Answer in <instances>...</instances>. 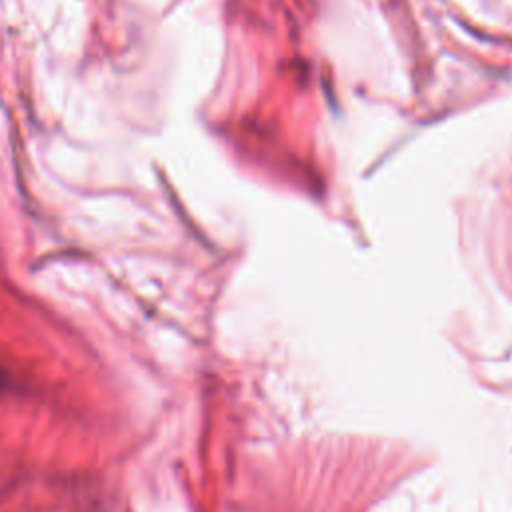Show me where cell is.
I'll return each instance as SVG.
<instances>
[{
  "mask_svg": "<svg viewBox=\"0 0 512 512\" xmlns=\"http://www.w3.org/2000/svg\"><path fill=\"white\" fill-rule=\"evenodd\" d=\"M4 384H6V378H4V372H2V370H0V388H2V386H4Z\"/></svg>",
  "mask_w": 512,
  "mask_h": 512,
  "instance_id": "6da1fadb",
  "label": "cell"
}]
</instances>
